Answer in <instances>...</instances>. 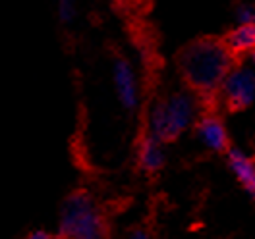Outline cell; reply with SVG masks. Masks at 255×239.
Wrapping results in <instances>:
<instances>
[{"label":"cell","instance_id":"cell-13","mask_svg":"<svg viewBox=\"0 0 255 239\" xmlns=\"http://www.w3.org/2000/svg\"><path fill=\"white\" fill-rule=\"evenodd\" d=\"M56 232H50L47 228H33L27 232V239H54Z\"/></svg>","mask_w":255,"mask_h":239},{"label":"cell","instance_id":"cell-3","mask_svg":"<svg viewBox=\"0 0 255 239\" xmlns=\"http://www.w3.org/2000/svg\"><path fill=\"white\" fill-rule=\"evenodd\" d=\"M199 104L190 91L182 89L164 96H153L141 110L139 131H151L164 145L176 143L195 122Z\"/></svg>","mask_w":255,"mask_h":239},{"label":"cell","instance_id":"cell-11","mask_svg":"<svg viewBox=\"0 0 255 239\" xmlns=\"http://www.w3.org/2000/svg\"><path fill=\"white\" fill-rule=\"evenodd\" d=\"M54 10H56V19L64 27H70L72 23H76L80 8H78V0H56L54 2Z\"/></svg>","mask_w":255,"mask_h":239},{"label":"cell","instance_id":"cell-14","mask_svg":"<svg viewBox=\"0 0 255 239\" xmlns=\"http://www.w3.org/2000/svg\"><path fill=\"white\" fill-rule=\"evenodd\" d=\"M128 238H131V239H147V238H151V234H149L145 228H141V226H135V228H131V230L128 232Z\"/></svg>","mask_w":255,"mask_h":239},{"label":"cell","instance_id":"cell-7","mask_svg":"<svg viewBox=\"0 0 255 239\" xmlns=\"http://www.w3.org/2000/svg\"><path fill=\"white\" fill-rule=\"evenodd\" d=\"M199 141L217 155H226L232 149V139L224 124V112L221 108H203L197 112L193 122Z\"/></svg>","mask_w":255,"mask_h":239},{"label":"cell","instance_id":"cell-4","mask_svg":"<svg viewBox=\"0 0 255 239\" xmlns=\"http://www.w3.org/2000/svg\"><path fill=\"white\" fill-rule=\"evenodd\" d=\"M111 2L118 16L126 21L129 37L135 48L139 50V58L145 70V91L151 93L155 85L153 81L157 80L162 66L157 33L147 23V17L153 12L155 0H111Z\"/></svg>","mask_w":255,"mask_h":239},{"label":"cell","instance_id":"cell-12","mask_svg":"<svg viewBox=\"0 0 255 239\" xmlns=\"http://www.w3.org/2000/svg\"><path fill=\"white\" fill-rule=\"evenodd\" d=\"M236 17H238V23L255 21V6H252V4H242V6H238Z\"/></svg>","mask_w":255,"mask_h":239},{"label":"cell","instance_id":"cell-10","mask_svg":"<svg viewBox=\"0 0 255 239\" xmlns=\"http://www.w3.org/2000/svg\"><path fill=\"white\" fill-rule=\"evenodd\" d=\"M223 39L240 60L246 62V58L255 50V21L238 23L236 27L224 33Z\"/></svg>","mask_w":255,"mask_h":239},{"label":"cell","instance_id":"cell-1","mask_svg":"<svg viewBox=\"0 0 255 239\" xmlns=\"http://www.w3.org/2000/svg\"><path fill=\"white\" fill-rule=\"evenodd\" d=\"M223 35H199L176 50L174 68L186 91L195 96L199 110L221 108V89L228 74L242 64ZM223 110V108H221Z\"/></svg>","mask_w":255,"mask_h":239},{"label":"cell","instance_id":"cell-5","mask_svg":"<svg viewBox=\"0 0 255 239\" xmlns=\"http://www.w3.org/2000/svg\"><path fill=\"white\" fill-rule=\"evenodd\" d=\"M255 102V70L238 64L224 80L221 89V108L224 114H240Z\"/></svg>","mask_w":255,"mask_h":239},{"label":"cell","instance_id":"cell-2","mask_svg":"<svg viewBox=\"0 0 255 239\" xmlns=\"http://www.w3.org/2000/svg\"><path fill=\"white\" fill-rule=\"evenodd\" d=\"M112 236L111 218L93 191L76 187L66 193L58 207V239H107Z\"/></svg>","mask_w":255,"mask_h":239},{"label":"cell","instance_id":"cell-8","mask_svg":"<svg viewBox=\"0 0 255 239\" xmlns=\"http://www.w3.org/2000/svg\"><path fill=\"white\" fill-rule=\"evenodd\" d=\"M135 162L139 172L145 175H157L166 164L164 143L151 131H139L135 141Z\"/></svg>","mask_w":255,"mask_h":239},{"label":"cell","instance_id":"cell-9","mask_svg":"<svg viewBox=\"0 0 255 239\" xmlns=\"http://www.w3.org/2000/svg\"><path fill=\"white\" fill-rule=\"evenodd\" d=\"M230 172L234 174L240 187L246 191V195L255 203V157L244 153L242 149L234 147L224 155Z\"/></svg>","mask_w":255,"mask_h":239},{"label":"cell","instance_id":"cell-6","mask_svg":"<svg viewBox=\"0 0 255 239\" xmlns=\"http://www.w3.org/2000/svg\"><path fill=\"white\" fill-rule=\"evenodd\" d=\"M111 74L112 87H114V95H116L118 104L126 112L133 114L139 106V100H141V91H139L135 68L124 54H116L112 58Z\"/></svg>","mask_w":255,"mask_h":239}]
</instances>
